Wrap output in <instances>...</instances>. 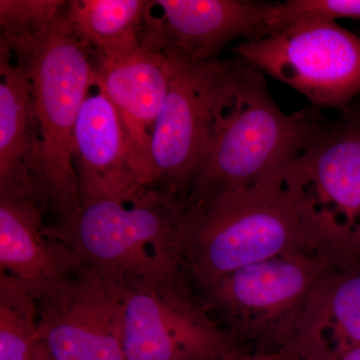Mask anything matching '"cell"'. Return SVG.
Segmentation results:
<instances>
[{"label":"cell","instance_id":"cell-1","mask_svg":"<svg viewBox=\"0 0 360 360\" xmlns=\"http://www.w3.org/2000/svg\"><path fill=\"white\" fill-rule=\"evenodd\" d=\"M286 169L255 186L184 202V274L200 292L270 258L317 252L335 257L321 217Z\"/></svg>","mask_w":360,"mask_h":360},{"label":"cell","instance_id":"cell-2","mask_svg":"<svg viewBox=\"0 0 360 360\" xmlns=\"http://www.w3.org/2000/svg\"><path fill=\"white\" fill-rule=\"evenodd\" d=\"M329 123L314 106L283 112L262 71L238 56L226 59L205 158L184 202L281 174Z\"/></svg>","mask_w":360,"mask_h":360},{"label":"cell","instance_id":"cell-3","mask_svg":"<svg viewBox=\"0 0 360 360\" xmlns=\"http://www.w3.org/2000/svg\"><path fill=\"white\" fill-rule=\"evenodd\" d=\"M184 202L146 186L123 200L82 203L68 219L46 226L82 266L124 284L187 281L181 245Z\"/></svg>","mask_w":360,"mask_h":360},{"label":"cell","instance_id":"cell-4","mask_svg":"<svg viewBox=\"0 0 360 360\" xmlns=\"http://www.w3.org/2000/svg\"><path fill=\"white\" fill-rule=\"evenodd\" d=\"M8 47L32 80L40 135L37 200L60 222L82 206L73 135L80 108L96 86V54L73 30L65 6L39 34Z\"/></svg>","mask_w":360,"mask_h":360},{"label":"cell","instance_id":"cell-5","mask_svg":"<svg viewBox=\"0 0 360 360\" xmlns=\"http://www.w3.org/2000/svg\"><path fill=\"white\" fill-rule=\"evenodd\" d=\"M338 267L328 253L270 258L241 267L198 295L246 352L292 347L315 290Z\"/></svg>","mask_w":360,"mask_h":360},{"label":"cell","instance_id":"cell-6","mask_svg":"<svg viewBox=\"0 0 360 360\" xmlns=\"http://www.w3.org/2000/svg\"><path fill=\"white\" fill-rule=\"evenodd\" d=\"M229 51L317 110H345L360 94V35L336 21L295 23Z\"/></svg>","mask_w":360,"mask_h":360},{"label":"cell","instance_id":"cell-7","mask_svg":"<svg viewBox=\"0 0 360 360\" xmlns=\"http://www.w3.org/2000/svg\"><path fill=\"white\" fill-rule=\"evenodd\" d=\"M127 360H225L245 354L187 281L124 285Z\"/></svg>","mask_w":360,"mask_h":360},{"label":"cell","instance_id":"cell-8","mask_svg":"<svg viewBox=\"0 0 360 360\" xmlns=\"http://www.w3.org/2000/svg\"><path fill=\"white\" fill-rule=\"evenodd\" d=\"M286 169L321 217L340 266L360 264V111L349 108Z\"/></svg>","mask_w":360,"mask_h":360},{"label":"cell","instance_id":"cell-9","mask_svg":"<svg viewBox=\"0 0 360 360\" xmlns=\"http://www.w3.org/2000/svg\"><path fill=\"white\" fill-rule=\"evenodd\" d=\"M170 63L169 89L151 132L149 162L153 186L184 201L205 158L226 60Z\"/></svg>","mask_w":360,"mask_h":360},{"label":"cell","instance_id":"cell-10","mask_svg":"<svg viewBox=\"0 0 360 360\" xmlns=\"http://www.w3.org/2000/svg\"><path fill=\"white\" fill-rule=\"evenodd\" d=\"M124 284L82 266L39 300V354L52 360H127Z\"/></svg>","mask_w":360,"mask_h":360},{"label":"cell","instance_id":"cell-11","mask_svg":"<svg viewBox=\"0 0 360 360\" xmlns=\"http://www.w3.org/2000/svg\"><path fill=\"white\" fill-rule=\"evenodd\" d=\"M274 2L260 0H153L148 1L141 49L170 63L196 65L219 60L239 39L269 37L267 14Z\"/></svg>","mask_w":360,"mask_h":360},{"label":"cell","instance_id":"cell-12","mask_svg":"<svg viewBox=\"0 0 360 360\" xmlns=\"http://www.w3.org/2000/svg\"><path fill=\"white\" fill-rule=\"evenodd\" d=\"M96 89L82 104L73 135L82 205L101 198L123 200L149 186L120 113Z\"/></svg>","mask_w":360,"mask_h":360},{"label":"cell","instance_id":"cell-13","mask_svg":"<svg viewBox=\"0 0 360 360\" xmlns=\"http://www.w3.org/2000/svg\"><path fill=\"white\" fill-rule=\"evenodd\" d=\"M45 213L33 198L0 196V272L18 279L39 302L82 267L47 232Z\"/></svg>","mask_w":360,"mask_h":360},{"label":"cell","instance_id":"cell-14","mask_svg":"<svg viewBox=\"0 0 360 360\" xmlns=\"http://www.w3.org/2000/svg\"><path fill=\"white\" fill-rule=\"evenodd\" d=\"M39 172L40 135L30 73L22 59L0 41V196L39 202Z\"/></svg>","mask_w":360,"mask_h":360},{"label":"cell","instance_id":"cell-15","mask_svg":"<svg viewBox=\"0 0 360 360\" xmlns=\"http://www.w3.org/2000/svg\"><path fill=\"white\" fill-rule=\"evenodd\" d=\"M172 66L160 53L141 49L116 61L97 60L96 86L115 106L149 186V143L165 104Z\"/></svg>","mask_w":360,"mask_h":360},{"label":"cell","instance_id":"cell-16","mask_svg":"<svg viewBox=\"0 0 360 360\" xmlns=\"http://www.w3.org/2000/svg\"><path fill=\"white\" fill-rule=\"evenodd\" d=\"M360 347V264L335 267L319 284L292 348L302 360H333Z\"/></svg>","mask_w":360,"mask_h":360},{"label":"cell","instance_id":"cell-17","mask_svg":"<svg viewBox=\"0 0 360 360\" xmlns=\"http://www.w3.org/2000/svg\"><path fill=\"white\" fill-rule=\"evenodd\" d=\"M148 0H72L65 13L97 60L116 61L141 49Z\"/></svg>","mask_w":360,"mask_h":360},{"label":"cell","instance_id":"cell-18","mask_svg":"<svg viewBox=\"0 0 360 360\" xmlns=\"http://www.w3.org/2000/svg\"><path fill=\"white\" fill-rule=\"evenodd\" d=\"M39 345V300L15 277L0 272V360H32Z\"/></svg>","mask_w":360,"mask_h":360},{"label":"cell","instance_id":"cell-19","mask_svg":"<svg viewBox=\"0 0 360 360\" xmlns=\"http://www.w3.org/2000/svg\"><path fill=\"white\" fill-rule=\"evenodd\" d=\"M60 0H0V40L8 45L32 39L65 8Z\"/></svg>","mask_w":360,"mask_h":360},{"label":"cell","instance_id":"cell-20","mask_svg":"<svg viewBox=\"0 0 360 360\" xmlns=\"http://www.w3.org/2000/svg\"><path fill=\"white\" fill-rule=\"evenodd\" d=\"M340 18H349L360 22V0H286L274 2L267 14L266 25L269 34H271L303 21H336Z\"/></svg>","mask_w":360,"mask_h":360},{"label":"cell","instance_id":"cell-21","mask_svg":"<svg viewBox=\"0 0 360 360\" xmlns=\"http://www.w3.org/2000/svg\"><path fill=\"white\" fill-rule=\"evenodd\" d=\"M225 360H302L292 347L265 352H245Z\"/></svg>","mask_w":360,"mask_h":360},{"label":"cell","instance_id":"cell-22","mask_svg":"<svg viewBox=\"0 0 360 360\" xmlns=\"http://www.w3.org/2000/svg\"><path fill=\"white\" fill-rule=\"evenodd\" d=\"M333 360H360V347L347 350Z\"/></svg>","mask_w":360,"mask_h":360},{"label":"cell","instance_id":"cell-23","mask_svg":"<svg viewBox=\"0 0 360 360\" xmlns=\"http://www.w3.org/2000/svg\"><path fill=\"white\" fill-rule=\"evenodd\" d=\"M32 360H52L51 359H49V356H46V355L39 354H37V356L35 357V359H33Z\"/></svg>","mask_w":360,"mask_h":360},{"label":"cell","instance_id":"cell-24","mask_svg":"<svg viewBox=\"0 0 360 360\" xmlns=\"http://www.w3.org/2000/svg\"><path fill=\"white\" fill-rule=\"evenodd\" d=\"M357 34L360 35V27H359V32H357Z\"/></svg>","mask_w":360,"mask_h":360}]
</instances>
